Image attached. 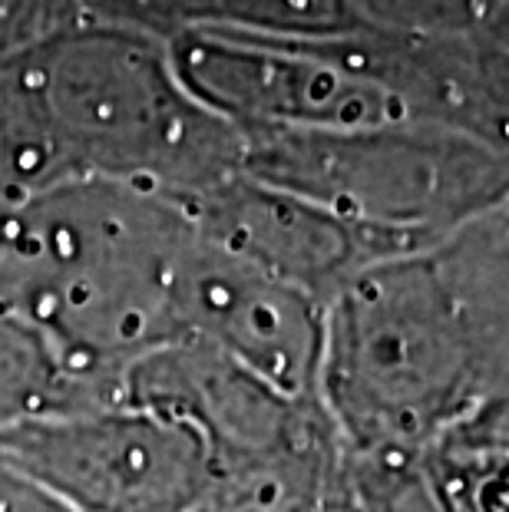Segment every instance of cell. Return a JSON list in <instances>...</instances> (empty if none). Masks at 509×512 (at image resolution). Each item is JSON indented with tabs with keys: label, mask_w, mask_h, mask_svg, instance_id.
I'll return each instance as SVG.
<instances>
[{
	"label": "cell",
	"mask_w": 509,
	"mask_h": 512,
	"mask_svg": "<svg viewBox=\"0 0 509 512\" xmlns=\"http://www.w3.org/2000/svg\"><path fill=\"white\" fill-rule=\"evenodd\" d=\"M242 133L179 80L159 37L70 27L0 63V185L119 182L189 209L242 172Z\"/></svg>",
	"instance_id": "cell-1"
},
{
	"label": "cell",
	"mask_w": 509,
	"mask_h": 512,
	"mask_svg": "<svg viewBox=\"0 0 509 512\" xmlns=\"http://www.w3.org/2000/svg\"><path fill=\"white\" fill-rule=\"evenodd\" d=\"M196 235L186 202L119 182H63L10 212L0 311L40 334L96 403L123 400L126 374L179 344L176 281Z\"/></svg>",
	"instance_id": "cell-2"
},
{
	"label": "cell",
	"mask_w": 509,
	"mask_h": 512,
	"mask_svg": "<svg viewBox=\"0 0 509 512\" xmlns=\"http://www.w3.org/2000/svg\"><path fill=\"white\" fill-rule=\"evenodd\" d=\"M0 456L73 512H199L219 476L189 423L129 400L0 430Z\"/></svg>",
	"instance_id": "cell-3"
},
{
	"label": "cell",
	"mask_w": 509,
	"mask_h": 512,
	"mask_svg": "<svg viewBox=\"0 0 509 512\" xmlns=\"http://www.w3.org/2000/svg\"><path fill=\"white\" fill-rule=\"evenodd\" d=\"M503 0H354L364 24L387 34L457 40L486 30Z\"/></svg>",
	"instance_id": "cell-4"
},
{
	"label": "cell",
	"mask_w": 509,
	"mask_h": 512,
	"mask_svg": "<svg viewBox=\"0 0 509 512\" xmlns=\"http://www.w3.org/2000/svg\"><path fill=\"white\" fill-rule=\"evenodd\" d=\"M77 0H0V63L77 27Z\"/></svg>",
	"instance_id": "cell-5"
},
{
	"label": "cell",
	"mask_w": 509,
	"mask_h": 512,
	"mask_svg": "<svg viewBox=\"0 0 509 512\" xmlns=\"http://www.w3.org/2000/svg\"><path fill=\"white\" fill-rule=\"evenodd\" d=\"M77 4L80 14L96 17V24L149 37H176L189 27V0H77Z\"/></svg>",
	"instance_id": "cell-6"
}]
</instances>
